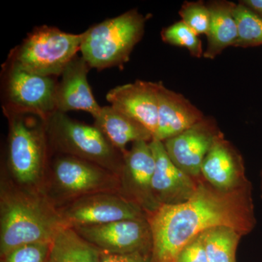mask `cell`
<instances>
[{"label": "cell", "instance_id": "484cf974", "mask_svg": "<svg viewBox=\"0 0 262 262\" xmlns=\"http://www.w3.org/2000/svg\"><path fill=\"white\" fill-rule=\"evenodd\" d=\"M174 262H209L201 234L182 248Z\"/></svg>", "mask_w": 262, "mask_h": 262}, {"label": "cell", "instance_id": "30bf717a", "mask_svg": "<svg viewBox=\"0 0 262 262\" xmlns=\"http://www.w3.org/2000/svg\"><path fill=\"white\" fill-rule=\"evenodd\" d=\"M57 87L54 77L31 73L10 63L6 80L8 108L34 113L47 120L56 111Z\"/></svg>", "mask_w": 262, "mask_h": 262}, {"label": "cell", "instance_id": "5b68a950", "mask_svg": "<svg viewBox=\"0 0 262 262\" xmlns=\"http://www.w3.org/2000/svg\"><path fill=\"white\" fill-rule=\"evenodd\" d=\"M146 20L137 10H130L83 32L80 51L90 68L102 70L126 63L144 35Z\"/></svg>", "mask_w": 262, "mask_h": 262}, {"label": "cell", "instance_id": "4316f807", "mask_svg": "<svg viewBox=\"0 0 262 262\" xmlns=\"http://www.w3.org/2000/svg\"><path fill=\"white\" fill-rule=\"evenodd\" d=\"M101 262H155L153 256L146 252L113 254L101 251Z\"/></svg>", "mask_w": 262, "mask_h": 262}, {"label": "cell", "instance_id": "f1b7e54d", "mask_svg": "<svg viewBox=\"0 0 262 262\" xmlns=\"http://www.w3.org/2000/svg\"><path fill=\"white\" fill-rule=\"evenodd\" d=\"M261 178H262V170H261ZM261 190H262V182H261ZM261 196H262V194H261Z\"/></svg>", "mask_w": 262, "mask_h": 262}, {"label": "cell", "instance_id": "277c9868", "mask_svg": "<svg viewBox=\"0 0 262 262\" xmlns=\"http://www.w3.org/2000/svg\"><path fill=\"white\" fill-rule=\"evenodd\" d=\"M46 130L48 144L57 152L96 164L120 178L124 155L96 125L77 121L56 111L46 120Z\"/></svg>", "mask_w": 262, "mask_h": 262}, {"label": "cell", "instance_id": "7a4b0ae2", "mask_svg": "<svg viewBox=\"0 0 262 262\" xmlns=\"http://www.w3.org/2000/svg\"><path fill=\"white\" fill-rule=\"evenodd\" d=\"M66 227L58 207L42 192L2 182L0 250L6 256L15 248L32 244H51Z\"/></svg>", "mask_w": 262, "mask_h": 262}, {"label": "cell", "instance_id": "52a82bcc", "mask_svg": "<svg viewBox=\"0 0 262 262\" xmlns=\"http://www.w3.org/2000/svg\"><path fill=\"white\" fill-rule=\"evenodd\" d=\"M82 38L83 33L70 34L48 26L37 27L15 50L11 63L38 75H61L80 51Z\"/></svg>", "mask_w": 262, "mask_h": 262}, {"label": "cell", "instance_id": "d6986e66", "mask_svg": "<svg viewBox=\"0 0 262 262\" xmlns=\"http://www.w3.org/2000/svg\"><path fill=\"white\" fill-rule=\"evenodd\" d=\"M207 5L211 13V23L203 57L214 59L224 50L234 46L237 42L238 29L234 17L236 4L228 1H213Z\"/></svg>", "mask_w": 262, "mask_h": 262}, {"label": "cell", "instance_id": "7402d4cb", "mask_svg": "<svg viewBox=\"0 0 262 262\" xmlns=\"http://www.w3.org/2000/svg\"><path fill=\"white\" fill-rule=\"evenodd\" d=\"M238 38L234 47L250 48L262 46V18L239 2L234 9Z\"/></svg>", "mask_w": 262, "mask_h": 262}, {"label": "cell", "instance_id": "4fadbf2b", "mask_svg": "<svg viewBox=\"0 0 262 262\" xmlns=\"http://www.w3.org/2000/svg\"><path fill=\"white\" fill-rule=\"evenodd\" d=\"M160 82L136 80L110 90L106 100L117 111L134 119L151 133L158 128Z\"/></svg>", "mask_w": 262, "mask_h": 262}, {"label": "cell", "instance_id": "cb8c5ba5", "mask_svg": "<svg viewBox=\"0 0 262 262\" xmlns=\"http://www.w3.org/2000/svg\"><path fill=\"white\" fill-rule=\"evenodd\" d=\"M182 21L196 35L207 36L211 23V13L206 3L202 1L185 2L179 12Z\"/></svg>", "mask_w": 262, "mask_h": 262}, {"label": "cell", "instance_id": "9c48e42d", "mask_svg": "<svg viewBox=\"0 0 262 262\" xmlns=\"http://www.w3.org/2000/svg\"><path fill=\"white\" fill-rule=\"evenodd\" d=\"M72 228L102 252L127 254L152 250V237L148 219L117 221Z\"/></svg>", "mask_w": 262, "mask_h": 262}, {"label": "cell", "instance_id": "603a6c76", "mask_svg": "<svg viewBox=\"0 0 262 262\" xmlns=\"http://www.w3.org/2000/svg\"><path fill=\"white\" fill-rule=\"evenodd\" d=\"M161 37L163 42L169 45L185 48L195 58H201L204 54L199 36L182 20L163 29Z\"/></svg>", "mask_w": 262, "mask_h": 262}, {"label": "cell", "instance_id": "6da1fadb", "mask_svg": "<svg viewBox=\"0 0 262 262\" xmlns=\"http://www.w3.org/2000/svg\"><path fill=\"white\" fill-rule=\"evenodd\" d=\"M155 262H174L186 245L207 229L232 227L242 234L255 225L248 184L222 192L200 183L190 199L176 205H163L148 216Z\"/></svg>", "mask_w": 262, "mask_h": 262}, {"label": "cell", "instance_id": "2e32d148", "mask_svg": "<svg viewBox=\"0 0 262 262\" xmlns=\"http://www.w3.org/2000/svg\"><path fill=\"white\" fill-rule=\"evenodd\" d=\"M204 118L201 110L187 98L167 89L160 82L158 128L154 139L164 142L188 130Z\"/></svg>", "mask_w": 262, "mask_h": 262}, {"label": "cell", "instance_id": "ac0fdd59", "mask_svg": "<svg viewBox=\"0 0 262 262\" xmlns=\"http://www.w3.org/2000/svg\"><path fill=\"white\" fill-rule=\"evenodd\" d=\"M94 120V125L124 155L127 152L126 146L129 143L152 140L153 135L148 129L112 106H103Z\"/></svg>", "mask_w": 262, "mask_h": 262}, {"label": "cell", "instance_id": "5bb4252c", "mask_svg": "<svg viewBox=\"0 0 262 262\" xmlns=\"http://www.w3.org/2000/svg\"><path fill=\"white\" fill-rule=\"evenodd\" d=\"M150 146L155 160L151 187L158 204H180L190 199L198 184L171 161L163 141L153 138Z\"/></svg>", "mask_w": 262, "mask_h": 262}, {"label": "cell", "instance_id": "7c38bea8", "mask_svg": "<svg viewBox=\"0 0 262 262\" xmlns=\"http://www.w3.org/2000/svg\"><path fill=\"white\" fill-rule=\"evenodd\" d=\"M219 133L214 120L205 117L201 122L163 144L175 165L189 177L196 178L201 175L202 165Z\"/></svg>", "mask_w": 262, "mask_h": 262}, {"label": "cell", "instance_id": "3957f363", "mask_svg": "<svg viewBox=\"0 0 262 262\" xmlns=\"http://www.w3.org/2000/svg\"><path fill=\"white\" fill-rule=\"evenodd\" d=\"M9 122L8 168L13 183L44 192L48 144L46 120L36 114L5 108Z\"/></svg>", "mask_w": 262, "mask_h": 262}, {"label": "cell", "instance_id": "ba28073f", "mask_svg": "<svg viewBox=\"0 0 262 262\" xmlns=\"http://www.w3.org/2000/svg\"><path fill=\"white\" fill-rule=\"evenodd\" d=\"M58 208L66 227H69L148 219L147 214L140 206L120 192L89 194Z\"/></svg>", "mask_w": 262, "mask_h": 262}, {"label": "cell", "instance_id": "83f0119b", "mask_svg": "<svg viewBox=\"0 0 262 262\" xmlns=\"http://www.w3.org/2000/svg\"><path fill=\"white\" fill-rule=\"evenodd\" d=\"M241 3L262 18V0H244Z\"/></svg>", "mask_w": 262, "mask_h": 262}, {"label": "cell", "instance_id": "8992f818", "mask_svg": "<svg viewBox=\"0 0 262 262\" xmlns=\"http://www.w3.org/2000/svg\"><path fill=\"white\" fill-rule=\"evenodd\" d=\"M44 192L58 208L89 194L120 193V179L96 164L59 154L52 163Z\"/></svg>", "mask_w": 262, "mask_h": 262}, {"label": "cell", "instance_id": "d4e9b609", "mask_svg": "<svg viewBox=\"0 0 262 262\" xmlns=\"http://www.w3.org/2000/svg\"><path fill=\"white\" fill-rule=\"evenodd\" d=\"M51 244L24 245L5 256L6 262H47Z\"/></svg>", "mask_w": 262, "mask_h": 262}, {"label": "cell", "instance_id": "e0dca14e", "mask_svg": "<svg viewBox=\"0 0 262 262\" xmlns=\"http://www.w3.org/2000/svg\"><path fill=\"white\" fill-rule=\"evenodd\" d=\"M201 174L211 186L222 192H230L244 184L241 156L221 132L205 158Z\"/></svg>", "mask_w": 262, "mask_h": 262}, {"label": "cell", "instance_id": "8fae6325", "mask_svg": "<svg viewBox=\"0 0 262 262\" xmlns=\"http://www.w3.org/2000/svg\"><path fill=\"white\" fill-rule=\"evenodd\" d=\"M155 160L150 142L139 141L124 155L120 194L140 206L149 215L160 206L152 192Z\"/></svg>", "mask_w": 262, "mask_h": 262}, {"label": "cell", "instance_id": "ffe728a7", "mask_svg": "<svg viewBox=\"0 0 262 262\" xmlns=\"http://www.w3.org/2000/svg\"><path fill=\"white\" fill-rule=\"evenodd\" d=\"M47 262H101V251L72 227H63L52 241Z\"/></svg>", "mask_w": 262, "mask_h": 262}, {"label": "cell", "instance_id": "9a60e30c", "mask_svg": "<svg viewBox=\"0 0 262 262\" xmlns=\"http://www.w3.org/2000/svg\"><path fill=\"white\" fill-rule=\"evenodd\" d=\"M89 65L82 56H75L66 67L56 91V111L80 110L96 118L101 111L88 81Z\"/></svg>", "mask_w": 262, "mask_h": 262}, {"label": "cell", "instance_id": "44dd1931", "mask_svg": "<svg viewBox=\"0 0 262 262\" xmlns=\"http://www.w3.org/2000/svg\"><path fill=\"white\" fill-rule=\"evenodd\" d=\"M243 234L232 227L219 226L201 234L209 262H236L237 244Z\"/></svg>", "mask_w": 262, "mask_h": 262}]
</instances>
